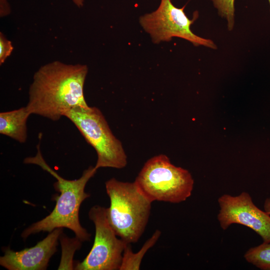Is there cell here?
I'll list each match as a JSON object with an SVG mask.
<instances>
[{"label": "cell", "instance_id": "1", "mask_svg": "<svg viewBox=\"0 0 270 270\" xmlns=\"http://www.w3.org/2000/svg\"><path fill=\"white\" fill-rule=\"evenodd\" d=\"M88 72L85 64L60 61L42 66L30 86L28 111L57 121L74 108L89 106L84 94Z\"/></svg>", "mask_w": 270, "mask_h": 270}, {"label": "cell", "instance_id": "2", "mask_svg": "<svg viewBox=\"0 0 270 270\" xmlns=\"http://www.w3.org/2000/svg\"><path fill=\"white\" fill-rule=\"evenodd\" d=\"M35 156L24 158V162L40 166L56 179L54 188L60 192L54 196L55 206L50 214L42 220L32 224L22 233L24 239L40 232H51L58 228H67L72 230L82 242L88 241L91 234L83 228L80 222L79 210L82 202L90 196L84 190L88 180L96 172L92 166L85 170L78 179L68 180L60 176L46 162L41 153L40 144L36 146Z\"/></svg>", "mask_w": 270, "mask_h": 270}, {"label": "cell", "instance_id": "3", "mask_svg": "<svg viewBox=\"0 0 270 270\" xmlns=\"http://www.w3.org/2000/svg\"><path fill=\"white\" fill-rule=\"evenodd\" d=\"M105 186L110 200L106 208L109 224L116 236L126 243L137 242L148 224L152 202L141 193L134 182L112 178Z\"/></svg>", "mask_w": 270, "mask_h": 270}, {"label": "cell", "instance_id": "4", "mask_svg": "<svg viewBox=\"0 0 270 270\" xmlns=\"http://www.w3.org/2000/svg\"><path fill=\"white\" fill-rule=\"evenodd\" d=\"M134 182L152 202H183L191 196L194 185L192 176L187 170L174 165L162 154L148 160Z\"/></svg>", "mask_w": 270, "mask_h": 270}, {"label": "cell", "instance_id": "5", "mask_svg": "<svg viewBox=\"0 0 270 270\" xmlns=\"http://www.w3.org/2000/svg\"><path fill=\"white\" fill-rule=\"evenodd\" d=\"M86 140L96 151L94 167L122 168L128 163L127 156L120 141L112 134L104 116L96 106H76L66 113Z\"/></svg>", "mask_w": 270, "mask_h": 270}, {"label": "cell", "instance_id": "6", "mask_svg": "<svg viewBox=\"0 0 270 270\" xmlns=\"http://www.w3.org/2000/svg\"><path fill=\"white\" fill-rule=\"evenodd\" d=\"M88 217L95 226L93 246L86 258L74 264L77 270H120L126 243L118 237L110 226L106 208L96 205Z\"/></svg>", "mask_w": 270, "mask_h": 270}, {"label": "cell", "instance_id": "7", "mask_svg": "<svg viewBox=\"0 0 270 270\" xmlns=\"http://www.w3.org/2000/svg\"><path fill=\"white\" fill-rule=\"evenodd\" d=\"M140 22L144 30L150 34L154 43L170 42L173 37H178L188 40L194 46L217 48L211 40L200 37L192 32L190 26L194 20H190L186 16L184 7L176 8L171 0H161L158 8L141 16Z\"/></svg>", "mask_w": 270, "mask_h": 270}, {"label": "cell", "instance_id": "8", "mask_svg": "<svg viewBox=\"0 0 270 270\" xmlns=\"http://www.w3.org/2000/svg\"><path fill=\"white\" fill-rule=\"evenodd\" d=\"M218 202L217 218L223 230L232 224H242L256 232L263 242H270V215L254 204L248 192H242L237 196L224 194Z\"/></svg>", "mask_w": 270, "mask_h": 270}, {"label": "cell", "instance_id": "9", "mask_svg": "<svg viewBox=\"0 0 270 270\" xmlns=\"http://www.w3.org/2000/svg\"><path fill=\"white\" fill-rule=\"evenodd\" d=\"M62 228L50 232L34 246L14 251L10 248L3 249L4 255L0 258V265L8 270H44L56 251L58 240Z\"/></svg>", "mask_w": 270, "mask_h": 270}, {"label": "cell", "instance_id": "10", "mask_svg": "<svg viewBox=\"0 0 270 270\" xmlns=\"http://www.w3.org/2000/svg\"><path fill=\"white\" fill-rule=\"evenodd\" d=\"M30 114L26 106L0 113V133L20 143H24L28 137L27 120Z\"/></svg>", "mask_w": 270, "mask_h": 270}, {"label": "cell", "instance_id": "11", "mask_svg": "<svg viewBox=\"0 0 270 270\" xmlns=\"http://www.w3.org/2000/svg\"><path fill=\"white\" fill-rule=\"evenodd\" d=\"M161 232L156 230L142 248L137 252L134 253L130 244H126L123 253L122 262L120 270H140L142 260L147 251L152 247L160 237Z\"/></svg>", "mask_w": 270, "mask_h": 270}, {"label": "cell", "instance_id": "12", "mask_svg": "<svg viewBox=\"0 0 270 270\" xmlns=\"http://www.w3.org/2000/svg\"><path fill=\"white\" fill-rule=\"evenodd\" d=\"M244 257L248 263L262 270H270V242L249 248Z\"/></svg>", "mask_w": 270, "mask_h": 270}, {"label": "cell", "instance_id": "13", "mask_svg": "<svg viewBox=\"0 0 270 270\" xmlns=\"http://www.w3.org/2000/svg\"><path fill=\"white\" fill-rule=\"evenodd\" d=\"M60 240L62 246V258L58 270H74L73 256L76 250L81 247L82 242L76 236L70 238L61 234Z\"/></svg>", "mask_w": 270, "mask_h": 270}, {"label": "cell", "instance_id": "14", "mask_svg": "<svg viewBox=\"0 0 270 270\" xmlns=\"http://www.w3.org/2000/svg\"><path fill=\"white\" fill-rule=\"evenodd\" d=\"M216 9L218 15L224 18L228 30H232L234 25L235 0H210Z\"/></svg>", "mask_w": 270, "mask_h": 270}, {"label": "cell", "instance_id": "15", "mask_svg": "<svg viewBox=\"0 0 270 270\" xmlns=\"http://www.w3.org/2000/svg\"><path fill=\"white\" fill-rule=\"evenodd\" d=\"M14 47L9 40L2 32H0V65L2 64L6 59L11 54Z\"/></svg>", "mask_w": 270, "mask_h": 270}, {"label": "cell", "instance_id": "16", "mask_svg": "<svg viewBox=\"0 0 270 270\" xmlns=\"http://www.w3.org/2000/svg\"><path fill=\"white\" fill-rule=\"evenodd\" d=\"M10 7L8 0H0V16L4 17L10 13Z\"/></svg>", "mask_w": 270, "mask_h": 270}, {"label": "cell", "instance_id": "17", "mask_svg": "<svg viewBox=\"0 0 270 270\" xmlns=\"http://www.w3.org/2000/svg\"><path fill=\"white\" fill-rule=\"evenodd\" d=\"M264 210L270 215V197L267 198L264 203Z\"/></svg>", "mask_w": 270, "mask_h": 270}, {"label": "cell", "instance_id": "18", "mask_svg": "<svg viewBox=\"0 0 270 270\" xmlns=\"http://www.w3.org/2000/svg\"><path fill=\"white\" fill-rule=\"evenodd\" d=\"M72 1L78 8H81L84 6V0H72Z\"/></svg>", "mask_w": 270, "mask_h": 270}, {"label": "cell", "instance_id": "19", "mask_svg": "<svg viewBox=\"0 0 270 270\" xmlns=\"http://www.w3.org/2000/svg\"><path fill=\"white\" fill-rule=\"evenodd\" d=\"M268 2H269V4H270V0H268Z\"/></svg>", "mask_w": 270, "mask_h": 270}]
</instances>
